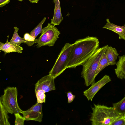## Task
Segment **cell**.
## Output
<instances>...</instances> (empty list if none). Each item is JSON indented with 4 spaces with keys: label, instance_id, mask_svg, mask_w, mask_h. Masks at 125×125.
<instances>
[{
    "label": "cell",
    "instance_id": "1",
    "mask_svg": "<svg viewBox=\"0 0 125 125\" xmlns=\"http://www.w3.org/2000/svg\"><path fill=\"white\" fill-rule=\"evenodd\" d=\"M99 41L96 37L88 36L77 40L72 44L66 68H75L82 65L99 48Z\"/></svg>",
    "mask_w": 125,
    "mask_h": 125
},
{
    "label": "cell",
    "instance_id": "2",
    "mask_svg": "<svg viewBox=\"0 0 125 125\" xmlns=\"http://www.w3.org/2000/svg\"><path fill=\"white\" fill-rule=\"evenodd\" d=\"M108 46L107 45L99 48L82 65L81 77L84 79L85 84L87 87L95 83V73L99 62Z\"/></svg>",
    "mask_w": 125,
    "mask_h": 125
},
{
    "label": "cell",
    "instance_id": "3",
    "mask_svg": "<svg viewBox=\"0 0 125 125\" xmlns=\"http://www.w3.org/2000/svg\"><path fill=\"white\" fill-rule=\"evenodd\" d=\"M94 105L92 107V112L90 119L92 125H111L121 116L113 107L94 104Z\"/></svg>",
    "mask_w": 125,
    "mask_h": 125
},
{
    "label": "cell",
    "instance_id": "4",
    "mask_svg": "<svg viewBox=\"0 0 125 125\" xmlns=\"http://www.w3.org/2000/svg\"><path fill=\"white\" fill-rule=\"evenodd\" d=\"M17 89L14 87H8L4 89V94L0 98V101L8 113L10 114L21 113L23 111L18 104Z\"/></svg>",
    "mask_w": 125,
    "mask_h": 125
},
{
    "label": "cell",
    "instance_id": "5",
    "mask_svg": "<svg viewBox=\"0 0 125 125\" xmlns=\"http://www.w3.org/2000/svg\"><path fill=\"white\" fill-rule=\"evenodd\" d=\"M60 34V31L56 27L48 23L47 25L42 29L39 38L35 39V43H37L36 45L37 48L45 46H53Z\"/></svg>",
    "mask_w": 125,
    "mask_h": 125
},
{
    "label": "cell",
    "instance_id": "6",
    "mask_svg": "<svg viewBox=\"0 0 125 125\" xmlns=\"http://www.w3.org/2000/svg\"><path fill=\"white\" fill-rule=\"evenodd\" d=\"M72 47V44L66 43L62 48L49 74L54 79L66 69L68 57Z\"/></svg>",
    "mask_w": 125,
    "mask_h": 125
},
{
    "label": "cell",
    "instance_id": "7",
    "mask_svg": "<svg viewBox=\"0 0 125 125\" xmlns=\"http://www.w3.org/2000/svg\"><path fill=\"white\" fill-rule=\"evenodd\" d=\"M42 104L37 102L29 109L23 111L22 114L25 120H33L41 122L43 114Z\"/></svg>",
    "mask_w": 125,
    "mask_h": 125
},
{
    "label": "cell",
    "instance_id": "8",
    "mask_svg": "<svg viewBox=\"0 0 125 125\" xmlns=\"http://www.w3.org/2000/svg\"><path fill=\"white\" fill-rule=\"evenodd\" d=\"M111 81L109 76L105 75L101 79L91 85L88 89L83 92V95L88 100L92 101L98 92L106 84Z\"/></svg>",
    "mask_w": 125,
    "mask_h": 125
},
{
    "label": "cell",
    "instance_id": "9",
    "mask_svg": "<svg viewBox=\"0 0 125 125\" xmlns=\"http://www.w3.org/2000/svg\"><path fill=\"white\" fill-rule=\"evenodd\" d=\"M54 79L49 74L42 77L35 84V91L42 89L46 93L55 90Z\"/></svg>",
    "mask_w": 125,
    "mask_h": 125
},
{
    "label": "cell",
    "instance_id": "10",
    "mask_svg": "<svg viewBox=\"0 0 125 125\" xmlns=\"http://www.w3.org/2000/svg\"><path fill=\"white\" fill-rule=\"evenodd\" d=\"M106 21L107 22L103 28L113 31L118 35L119 39L125 40V24L122 26L116 25L111 23L108 19H106Z\"/></svg>",
    "mask_w": 125,
    "mask_h": 125
},
{
    "label": "cell",
    "instance_id": "11",
    "mask_svg": "<svg viewBox=\"0 0 125 125\" xmlns=\"http://www.w3.org/2000/svg\"><path fill=\"white\" fill-rule=\"evenodd\" d=\"M54 3L53 16L51 19V24L55 26L59 25L63 19L61 10L59 0H53Z\"/></svg>",
    "mask_w": 125,
    "mask_h": 125
},
{
    "label": "cell",
    "instance_id": "12",
    "mask_svg": "<svg viewBox=\"0 0 125 125\" xmlns=\"http://www.w3.org/2000/svg\"><path fill=\"white\" fill-rule=\"evenodd\" d=\"M7 37V39L5 43L0 42V50L3 51L5 54L13 52L21 53L23 49L20 46L10 43L8 41L9 35Z\"/></svg>",
    "mask_w": 125,
    "mask_h": 125
},
{
    "label": "cell",
    "instance_id": "13",
    "mask_svg": "<svg viewBox=\"0 0 125 125\" xmlns=\"http://www.w3.org/2000/svg\"><path fill=\"white\" fill-rule=\"evenodd\" d=\"M118 61L116 63L115 71L118 78L125 79V55L118 57Z\"/></svg>",
    "mask_w": 125,
    "mask_h": 125
},
{
    "label": "cell",
    "instance_id": "14",
    "mask_svg": "<svg viewBox=\"0 0 125 125\" xmlns=\"http://www.w3.org/2000/svg\"><path fill=\"white\" fill-rule=\"evenodd\" d=\"M105 52L110 65H113L115 64L116 60L119 55L115 48L108 46Z\"/></svg>",
    "mask_w": 125,
    "mask_h": 125
},
{
    "label": "cell",
    "instance_id": "15",
    "mask_svg": "<svg viewBox=\"0 0 125 125\" xmlns=\"http://www.w3.org/2000/svg\"><path fill=\"white\" fill-rule=\"evenodd\" d=\"M8 113L0 101V125H10Z\"/></svg>",
    "mask_w": 125,
    "mask_h": 125
},
{
    "label": "cell",
    "instance_id": "16",
    "mask_svg": "<svg viewBox=\"0 0 125 125\" xmlns=\"http://www.w3.org/2000/svg\"><path fill=\"white\" fill-rule=\"evenodd\" d=\"M113 107L121 116L125 115V96L119 102L113 104Z\"/></svg>",
    "mask_w": 125,
    "mask_h": 125
},
{
    "label": "cell",
    "instance_id": "17",
    "mask_svg": "<svg viewBox=\"0 0 125 125\" xmlns=\"http://www.w3.org/2000/svg\"><path fill=\"white\" fill-rule=\"evenodd\" d=\"M14 32L12 38L9 42L10 43L18 46H20L21 43H25L26 42V40L24 38L21 37L18 34L19 28L16 27H14Z\"/></svg>",
    "mask_w": 125,
    "mask_h": 125
},
{
    "label": "cell",
    "instance_id": "18",
    "mask_svg": "<svg viewBox=\"0 0 125 125\" xmlns=\"http://www.w3.org/2000/svg\"><path fill=\"white\" fill-rule=\"evenodd\" d=\"M105 52L103 55L100 61L95 73V77L103 69L107 66L110 65L107 59Z\"/></svg>",
    "mask_w": 125,
    "mask_h": 125
},
{
    "label": "cell",
    "instance_id": "19",
    "mask_svg": "<svg viewBox=\"0 0 125 125\" xmlns=\"http://www.w3.org/2000/svg\"><path fill=\"white\" fill-rule=\"evenodd\" d=\"M46 19L44 17L38 24L30 32L31 35L35 38L40 33H42V25L45 22Z\"/></svg>",
    "mask_w": 125,
    "mask_h": 125
},
{
    "label": "cell",
    "instance_id": "20",
    "mask_svg": "<svg viewBox=\"0 0 125 125\" xmlns=\"http://www.w3.org/2000/svg\"><path fill=\"white\" fill-rule=\"evenodd\" d=\"M37 102L40 104L45 102V92L43 90L40 89L35 92Z\"/></svg>",
    "mask_w": 125,
    "mask_h": 125
},
{
    "label": "cell",
    "instance_id": "21",
    "mask_svg": "<svg viewBox=\"0 0 125 125\" xmlns=\"http://www.w3.org/2000/svg\"><path fill=\"white\" fill-rule=\"evenodd\" d=\"M23 38L26 41L25 43L28 46H31L35 43V38L28 33L25 34Z\"/></svg>",
    "mask_w": 125,
    "mask_h": 125
},
{
    "label": "cell",
    "instance_id": "22",
    "mask_svg": "<svg viewBox=\"0 0 125 125\" xmlns=\"http://www.w3.org/2000/svg\"><path fill=\"white\" fill-rule=\"evenodd\" d=\"M15 117V125H23L25 120L24 117L18 113L14 114Z\"/></svg>",
    "mask_w": 125,
    "mask_h": 125
},
{
    "label": "cell",
    "instance_id": "23",
    "mask_svg": "<svg viewBox=\"0 0 125 125\" xmlns=\"http://www.w3.org/2000/svg\"><path fill=\"white\" fill-rule=\"evenodd\" d=\"M111 125H125V115L121 116L117 118Z\"/></svg>",
    "mask_w": 125,
    "mask_h": 125
},
{
    "label": "cell",
    "instance_id": "24",
    "mask_svg": "<svg viewBox=\"0 0 125 125\" xmlns=\"http://www.w3.org/2000/svg\"><path fill=\"white\" fill-rule=\"evenodd\" d=\"M68 98V103H70L72 102L75 97V95H73L72 92L69 91L67 93Z\"/></svg>",
    "mask_w": 125,
    "mask_h": 125
},
{
    "label": "cell",
    "instance_id": "25",
    "mask_svg": "<svg viewBox=\"0 0 125 125\" xmlns=\"http://www.w3.org/2000/svg\"><path fill=\"white\" fill-rule=\"evenodd\" d=\"M10 0H0V7L2 8L9 3Z\"/></svg>",
    "mask_w": 125,
    "mask_h": 125
},
{
    "label": "cell",
    "instance_id": "26",
    "mask_svg": "<svg viewBox=\"0 0 125 125\" xmlns=\"http://www.w3.org/2000/svg\"><path fill=\"white\" fill-rule=\"evenodd\" d=\"M29 0L30 2L32 3H37L38 2L37 0Z\"/></svg>",
    "mask_w": 125,
    "mask_h": 125
},
{
    "label": "cell",
    "instance_id": "27",
    "mask_svg": "<svg viewBox=\"0 0 125 125\" xmlns=\"http://www.w3.org/2000/svg\"><path fill=\"white\" fill-rule=\"evenodd\" d=\"M19 0V1H22L24 0Z\"/></svg>",
    "mask_w": 125,
    "mask_h": 125
},
{
    "label": "cell",
    "instance_id": "28",
    "mask_svg": "<svg viewBox=\"0 0 125 125\" xmlns=\"http://www.w3.org/2000/svg\"><path fill=\"white\" fill-rule=\"evenodd\" d=\"M39 0H37V1H38H38H39Z\"/></svg>",
    "mask_w": 125,
    "mask_h": 125
}]
</instances>
